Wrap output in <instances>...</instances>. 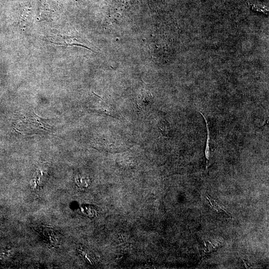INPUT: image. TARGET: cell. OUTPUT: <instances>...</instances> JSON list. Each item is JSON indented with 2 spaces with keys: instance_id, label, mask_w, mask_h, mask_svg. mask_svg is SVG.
<instances>
[{
  "instance_id": "2",
  "label": "cell",
  "mask_w": 269,
  "mask_h": 269,
  "mask_svg": "<svg viewBox=\"0 0 269 269\" xmlns=\"http://www.w3.org/2000/svg\"><path fill=\"white\" fill-rule=\"evenodd\" d=\"M205 248L203 251V257L206 254L210 253L216 250V247L213 245L211 242L207 241L206 242L204 241Z\"/></svg>"
},
{
  "instance_id": "1",
  "label": "cell",
  "mask_w": 269,
  "mask_h": 269,
  "mask_svg": "<svg viewBox=\"0 0 269 269\" xmlns=\"http://www.w3.org/2000/svg\"><path fill=\"white\" fill-rule=\"evenodd\" d=\"M200 114L202 115V116H203V117L204 118L206 122L207 131V141H206V148H205V156L207 159L206 168H207L208 163V160L209 159V156H210V148H209L210 132H209V128H208V126L207 124V121L206 119L205 118V117H204L203 114H202L201 113H200Z\"/></svg>"
},
{
  "instance_id": "3",
  "label": "cell",
  "mask_w": 269,
  "mask_h": 269,
  "mask_svg": "<svg viewBox=\"0 0 269 269\" xmlns=\"http://www.w3.org/2000/svg\"><path fill=\"white\" fill-rule=\"evenodd\" d=\"M207 198L208 199L209 201H210L211 205L215 208V209L217 212H220L221 211H224L226 213L230 215L229 214L226 210L223 208V207L221 206L219 204H218L216 201H215L213 199L211 198L209 196H207Z\"/></svg>"
}]
</instances>
